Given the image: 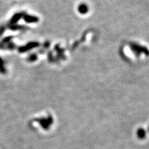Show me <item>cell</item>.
Listing matches in <instances>:
<instances>
[{
  "label": "cell",
  "instance_id": "cell-1",
  "mask_svg": "<svg viewBox=\"0 0 149 149\" xmlns=\"http://www.w3.org/2000/svg\"><path fill=\"white\" fill-rule=\"evenodd\" d=\"M37 45H38V44H36V43H32V44H28L26 47H22L21 49V52H25V51L28 50L29 49H31L32 48L36 47H37Z\"/></svg>",
  "mask_w": 149,
  "mask_h": 149
},
{
  "label": "cell",
  "instance_id": "cell-2",
  "mask_svg": "<svg viewBox=\"0 0 149 149\" xmlns=\"http://www.w3.org/2000/svg\"><path fill=\"white\" fill-rule=\"evenodd\" d=\"M24 19L27 22H34L38 21V19L36 17L31 16H26L24 17Z\"/></svg>",
  "mask_w": 149,
  "mask_h": 149
},
{
  "label": "cell",
  "instance_id": "cell-3",
  "mask_svg": "<svg viewBox=\"0 0 149 149\" xmlns=\"http://www.w3.org/2000/svg\"><path fill=\"white\" fill-rule=\"evenodd\" d=\"M20 17H21V15H19V14H18V15H16L15 16L13 17L12 22L13 23L17 22L18 21V19H19V18H20Z\"/></svg>",
  "mask_w": 149,
  "mask_h": 149
}]
</instances>
